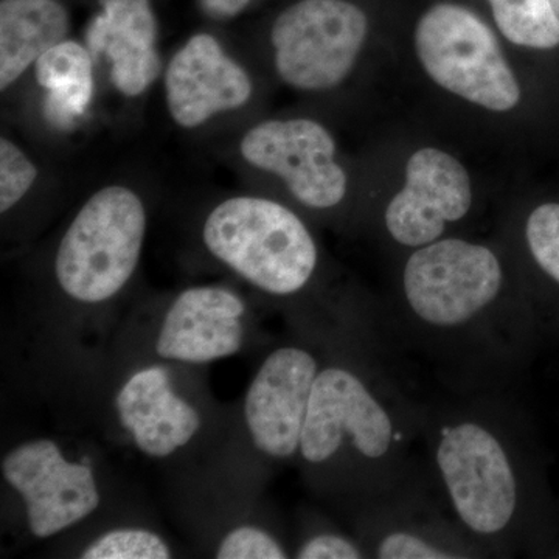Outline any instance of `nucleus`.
<instances>
[{
	"mask_svg": "<svg viewBox=\"0 0 559 559\" xmlns=\"http://www.w3.org/2000/svg\"><path fill=\"white\" fill-rule=\"evenodd\" d=\"M202 238L215 259L271 296H296L318 271L319 248L307 224L266 198L221 202L205 219Z\"/></svg>",
	"mask_w": 559,
	"mask_h": 559,
	"instance_id": "20e7f679",
	"label": "nucleus"
},
{
	"mask_svg": "<svg viewBox=\"0 0 559 559\" xmlns=\"http://www.w3.org/2000/svg\"><path fill=\"white\" fill-rule=\"evenodd\" d=\"M38 179V168L13 140H0V212L20 204Z\"/></svg>",
	"mask_w": 559,
	"mask_h": 559,
	"instance_id": "4be33fe9",
	"label": "nucleus"
},
{
	"mask_svg": "<svg viewBox=\"0 0 559 559\" xmlns=\"http://www.w3.org/2000/svg\"><path fill=\"white\" fill-rule=\"evenodd\" d=\"M252 94L248 70L210 33L191 36L165 69V103L182 130H197L219 114L245 108Z\"/></svg>",
	"mask_w": 559,
	"mask_h": 559,
	"instance_id": "ddd939ff",
	"label": "nucleus"
},
{
	"mask_svg": "<svg viewBox=\"0 0 559 559\" xmlns=\"http://www.w3.org/2000/svg\"><path fill=\"white\" fill-rule=\"evenodd\" d=\"M240 154L250 167L282 179L305 207L325 212L347 198L348 178L336 162V142L319 121H261L242 135Z\"/></svg>",
	"mask_w": 559,
	"mask_h": 559,
	"instance_id": "1a4fd4ad",
	"label": "nucleus"
},
{
	"mask_svg": "<svg viewBox=\"0 0 559 559\" xmlns=\"http://www.w3.org/2000/svg\"><path fill=\"white\" fill-rule=\"evenodd\" d=\"M358 506L356 536L369 558H491L452 516L425 459L396 487Z\"/></svg>",
	"mask_w": 559,
	"mask_h": 559,
	"instance_id": "0eeeda50",
	"label": "nucleus"
},
{
	"mask_svg": "<svg viewBox=\"0 0 559 559\" xmlns=\"http://www.w3.org/2000/svg\"><path fill=\"white\" fill-rule=\"evenodd\" d=\"M170 547L148 530H112L83 551V559H167Z\"/></svg>",
	"mask_w": 559,
	"mask_h": 559,
	"instance_id": "412c9836",
	"label": "nucleus"
},
{
	"mask_svg": "<svg viewBox=\"0 0 559 559\" xmlns=\"http://www.w3.org/2000/svg\"><path fill=\"white\" fill-rule=\"evenodd\" d=\"M320 360L311 349L285 345L263 360L245 401V417L253 447L271 459L299 454Z\"/></svg>",
	"mask_w": 559,
	"mask_h": 559,
	"instance_id": "f8f14e48",
	"label": "nucleus"
},
{
	"mask_svg": "<svg viewBox=\"0 0 559 559\" xmlns=\"http://www.w3.org/2000/svg\"><path fill=\"white\" fill-rule=\"evenodd\" d=\"M423 69L440 87L495 112L521 102V86L491 28L474 11L439 2L423 13L414 33Z\"/></svg>",
	"mask_w": 559,
	"mask_h": 559,
	"instance_id": "423d86ee",
	"label": "nucleus"
},
{
	"mask_svg": "<svg viewBox=\"0 0 559 559\" xmlns=\"http://www.w3.org/2000/svg\"><path fill=\"white\" fill-rule=\"evenodd\" d=\"M378 316L388 340L455 395L510 392L539 336L499 250L459 237L411 250L395 300Z\"/></svg>",
	"mask_w": 559,
	"mask_h": 559,
	"instance_id": "f257e3e1",
	"label": "nucleus"
},
{
	"mask_svg": "<svg viewBox=\"0 0 559 559\" xmlns=\"http://www.w3.org/2000/svg\"><path fill=\"white\" fill-rule=\"evenodd\" d=\"M380 318L355 359L320 367L299 455L312 469L336 471L356 503L380 496L417 468L426 403L389 369Z\"/></svg>",
	"mask_w": 559,
	"mask_h": 559,
	"instance_id": "7ed1b4c3",
	"label": "nucleus"
},
{
	"mask_svg": "<svg viewBox=\"0 0 559 559\" xmlns=\"http://www.w3.org/2000/svg\"><path fill=\"white\" fill-rule=\"evenodd\" d=\"M500 33L528 49L559 46V16L550 0H488Z\"/></svg>",
	"mask_w": 559,
	"mask_h": 559,
	"instance_id": "6ab92c4d",
	"label": "nucleus"
},
{
	"mask_svg": "<svg viewBox=\"0 0 559 559\" xmlns=\"http://www.w3.org/2000/svg\"><path fill=\"white\" fill-rule=\"evenodd\" d=\"M421 441L441 498L489 557L538 554L550 543L538 459L509 392L429 401Z\"/></svg>",
	"mask_w": 559,
	"mask_h": 559,
	"instance_id": "f03ea898",
	"label": "nucleus"
},
{
	"mask_svg": "<svg viewBox=\"0 0 559 559\" xmlns=\"http://www.w3.org/2000/svg\"><path fill=\"white\" fill-rule=\"evenodd\" d=\"M369 35L366 11L348 0H299L271 28L278 79L305 92L341 86Z\"/></svg>",
	"mask_w": 559,
	"mask_h": 559,
	"instance_id": "6e6552de",
	"label": "nucleus"
},
{
	"mask_svg": "<svg viewBox=\"0 0 559 559\" xmlns=\"http://www.w3.org/2000/svg\"><path fill=\"white\" fill-rule=\"evenodd\" d=\"M245 312V301L234 290L219 286L183 290L162 323L157 353L189 364L229 358L241 348Z\"/></svg>",
	"mask_w": 559,
	"mask_h": 559,
	"instance_id": "4468645a",
	"label": "nucleus"
},
{
	"mask_svg": "<svg viewBox=\"0 0 559 559\" xmlns=\"http://www.w3.org/2000/svg\"><path fill=\"white\" fill-rule=\"evenodd\" d=\"M69 32L70 14L60 0H2L0 90H10Z\"/></svg>",
	"mask_w": 559,
	"mask_h": 559,
	"instance_id": "f3484780",
	"label": "nucleus"
},
{
	"mask_svg": "<svg viewBox=\"0 0 559 559\" xmlns=\"http://www.w3.org/2000/svg\"><path fill=\"white\" fill-rule=\"evenodd\" d=\"M285 546L266 530L259 527H238L219 544L218 559H285L288 558Z\"/></svg>",
	"mask_w": 559,
	"mask_h": 559,
	"instance_id": "5701e85b",
	"label": "nucleus"
},
{
	"mask_svg": "<svg viewBox=\"0 0 559 559\" xmlns=\"http://www.w3.org/2000/svg\"><path fill=\"white\" fill-rule=\"evenodd\" d=\"M299 559H362L367 557L358 536L344 535L334 530H320L301 540L297 547Z\"/></svg>",
	"mask_w": 559,
	"mask_h": 559,
	"instance_id": "b1692460",
	"label": "nucleus"
},
{
	"mask_svg": "<svg viewBox=\"0 0 559 559\" xmlns=\"http://www.w3.org/2000/svg\"><path fill=\"white\" fill-rule=\"evenodd\" d=\"M86 31L92 57H105L110 81L121 95L138 98L159 79L157 20L150 0H100Z\"/></svg>",
	"mask_w": 559,
	"mask_h": 559,
	"instance_id": "2eb2a0df",
	"label": "nucleus"
},
{
	"mask_svg": "<svg viewBox=\"0 0 559 559\" xmlns=\"http://www.w3.org/2000/svg\"><path fill=\"white\" fill-rule=\"evenodd\" d=\"M36 81L47 91L46 114L55 124H70L83 116L94 98V57L76 40H62L36 64Z\"/></svg>",
	"mask_w": 559,
	"mask_h": 559,
	"instance_id": "a211bd4d",
	"label": "nucleus"
},
{
	"mask_svg": "<svg viewBox=\"0 0 559 559\" xmlns=\"http://www.w3.org/2000/svg\"><path fill=\"white\" fill-rule=\"evenodd\" d=\"M2 473L27 509L36 538H50L79 524L100 506L94 471L68 462L55 441H27L2 462Z\"/></svg>",
	"mask_w": 559,
	"mask_h": 559,
	"instance_id": "9b49d317",
	"label": "nucleus"
},
{
	"mask_svg": "<svg viewBox=\"0 0 559 559\" xmlns=\"http://www.w3.org/2000/svg\"><path fill=\"white\" fill-rule=\"evenodd\" d=\"M145 234V204L134 190H98L76 213L58 248L55 274L61 289L83 304L112 299L134 274Z\"/></svg>",
	"mask_w": 559,
	"mask_h": 559,
	"instance_id": "39448f33",
	"label": "nucleus"
},
{
	"mask_svg": "<svg viewBox=\"0 0 559 559\" xmlns=\"http://www.w3.org/2000/svg\"><path fill=\"white\" fill-rule=\"evenodd\" d=\"M530 263L559 290V204L546 202L532 210L522 227Z\"/></svg>",
	"mask_w": 559,
	"mask_h": 559,
	"instance_id": "aec40b11",
	"label": "nucleus"
},
{
	"mask_svg": "<svg viewBox=\"0 0 559 559\" xmlns=\"http://www.w3.org/2000/svg\"><path fill=\"white\" fill-rule=\"evenodd\" d=\"M473 209L466 168L447 151H415L406 165V182L389 201L382 226L400 248L414 250L448 238Z\"/></svg>",
	"mask_w": 559,
	"mask_h": 559,
	"instance_id": "9d476101",
	"label": "nucleus"
},
{
	"mask_svg": "<svg viewBox=\"0 0 559 559\" xmlns=\"http://www.w3.org/2000/svg\"><path fill=\"white\" fill-rule=\"evenodd\" d=\"M121 426L150 457H168L201 428L191 404L176 395L164 367H148L124 382L116 400Z\"/></svg>",
	"mask_w": 559,
	"mask_h": 559,
	"instance_id": "dca6fc26",
	"label": "nucleus"
},
{
	"mask_svg": "<svg viewBox=\"0 0 559 559\" xmlns=\"http://www.w3.org/2000/svg\"><path fill=\"white\" fill-rule=\"evenodd\" d=\"M205 16L213 21H230L248 9L252 0H198Z\"/></svg>",
	"mask_w": 559,
	"mask_h": 559,
	"instance_id": "393cba45",
	"label": "nucleus"
},
{
	"mask_svg": "<svg viewBox=\"0 0 559 559\" xmlns=\"http://www.w3.org/2000/svg\"><path fill=\"white\" fill-rule=\"evenodd\" d=\"M551 5H554L555 11H557L559 16V0H550Z\"/></svg>",
	"mask_w": 559,
	"mask_h": 559,
	"instance_id": "a878e982",
	"label": "nucleus"
}]
</instances>
